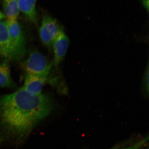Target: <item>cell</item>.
<instances>
[{
	"mask_svg": "<svg viewBox=\"0 0 149 149\" xmlns=\"http://www.w3.org/2000/svg\"><path fill=\"white\" fill-rule=\"evenodd\" d=\"M55 105L50 94H31L23 87L0 97V125L4 136L21 144L49 116Z\"/></svg>",
	"mask_w": 149,
	"mask_h": 149,
	"instance_id": "1",
	"label": "cell"
},
{
	"mask_svg": "<svg viewBox=\"0 0 149 149\" xmlns=\"http://www.w3.org/2000/svg\"><path fill=\"white\" fill-rule=\"evenodd\" d=\"M52 64L44 56L35 50L30 53L22 66L27 74H36L48 78Z\"/></svg>",
	"mask_w": 149,
	"mask_h": 149,
	"instance_id": "2",
	"label": "cell"
},
{
	"mask_svg": "<svg viewBox=\"0 0 149 149\" xmlns=\"http://www.w3.org/2000/svg\"><path fill=\"white\" fill-rule=\"evenodd\" d=\"M7 20L13 59L19 60L25 55L26 50L25 36L17 20Z\"/></svg>",
	"mask_w": 149,
	"mask_h": 149,
	"instance_id": "3",
	"label": "cell"
},
{
	"mask_svg": "<svg viewBox=\"0 0 149 149\" xmlns=\"http://www.w3.org/2000/svg\"><path fill=\"white\" fill-rule=\"evenodd\" d=\"M63 31V28L56 20L48 15H44L40 30V35L45 45L52 46L55 39Z\"/></svg>",
	"mask_w": 149,
	"mask_h": 149,
	"instance_id": "4",
	"label": "cell"
},
{
	"mask_svg": "<svg viewBox=\"0 0 149 149\" xmlns=\"http://www.w3.org/2000/svg\"><path fill=\"white\" fill-rule=\"evenodd\" d=\"M70 40L64 31L54 41L53 46L54 53L53 64L57 66L64 59L68 51Z\"/></svg>",
	"mask_w": 149,
	"mask_h": 149,
	"instance_id": "5",
	"label": "cell"
},
{
	"mask_svg": "<svg viewBox=\"0 0 149 149\" xmlns=\"http://www.w3.org/2000/svg\"><path fill=\"white\" fill-rule=\"evenodd\" d=\"M0 58L13 59L7 20L0 21Z\"/></svg>",
	"mask_w": 149,
	"mask_h": 149,
	"instance_id": "6",
	"label": "cell"
},
{
	"mask_svg": "<svg viewBox=\"0 0 149 149\" xmlns=\"http://www.w3.org/2000/svg\"><path fill=\"white\" fill-rule=\"evenodd\" d=\"M48 79V78L45 76L27 74L23 87L27 92L31 94H40Z\"/></svg>",
	"mask_w": 149,
	"mask_h": 149,
	"instance_id": "7",
	"label": "cell"
},
{
	"mask_svg": "<svg viewBox=\"0 0 149 149\" xmlns=\"http://www.w3.org/2000/svg\"><path fill=\"white\" fill-rule=\"evenodd\" d=\"M20 11L33 23H36L37 14L36 8L37 0H17Z\"/></svg>",
	"mask_w": 149,
	"mask_h": 149,
	"instance_id": "8",
	"label": "cell"
},
{
	"mask_svg": "<svg viewBox=\"0 0 149 149\" xmlns=\"http://www.w3.org/2000/svg\"><path fill=\"white\" fill-rule=\"evenodd\" d=\"M16 86L11 77L10 66L8 62L0 64V88H15Z\"/></svg>",
	"mask_w": 149,
	"mask_h": 149,
	"instance_id": "9",
	"label": "cell"
},
{
	"mask_svg": "<svg viewBox=\"0 0 149 149\" xmlns=\"http://www.w3.org/2000/svg\"><path fill=\"white\" fill-rule=\"evenodd\" d=\"M3 6L7 20H17L20 11L17 0H3Z\"/></svg>",
	"mask_w": 149,
	"mask_h": 149,
	"instance_id": "10",
	"label": "cell"
},
{
	"mask_svg": "<svg viewBox=\"0 0 149 149\" xmlns=\"http://www.w3.org/2000/svg\"><path fill=\"white\" fill-rule=\"evenodd\" d=\"M141 3L148 12L149 11V0H141Z\"/></svg>",
	"mask_w": 149,
	"mask_h": 149,
	"instance_id": "11",
	"label": "cell"
},
{
	"mask_svg": "<svg viewBox=\"0 0 149 149\" xmlns=\"http://www.w3.org/2000/svg\"><path fill=\"white\" fill-rule=\"evenodd\" d=\"M5 17V14H3V13L0 11V20L4 18Z\"/></svg>",
	"mask_w": 149,
	"mask_h": 149,
	"instance_id": "12",
	"label": "cell"
}]
</instances>
